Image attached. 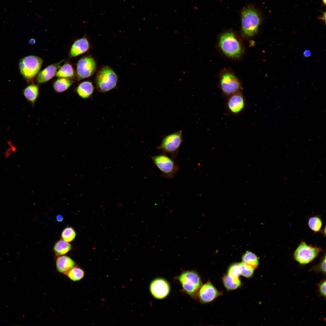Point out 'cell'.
Wrapping results in <instances>:
<instances>
[{
	"label": "cell",
	"mask_w": 326,
	"mask_h": 326,
	"mask_svg": "<svg viewBox=\"0 0 326 326\" xmlns=\"http://www.w3.org/2000/svg\"><path fill=\"white\" fill-rule=\"evenodd\" d=\"M118 77L114 71L108 66H103L97 73L95 79L98 91L105 93L114 88L117 85Z\"/></svg>",
	"instance_id": "3"
},
{
	"label": "cell",
	"mask_w": 326,
	"mask_h": 326,
	"mask_svg": "<svg viewBox=\"0 0 326 326\" xmlns=\"http://www.w3.org/2000/svg\"><path fill=\"white\" fill-rule=\"evenodd\" d=\"M219 45L224 53L229 57H239L243 52L241 44L232 31H227L220 36Z\"/></svg>",
	"instance_id": "2"
},
{
	"label": "cell",
	"mask_w": 326,
	"mask_h": 326,
	"mask_svg": "<svg viewBox=\"0 0 326 326\" xmlns=\"http://www.w3.org/2000/svg\"><path fill=\"white\" fill-rule=\"evenodd\" d=\"M43 62L42 59L39 57L33 55L26 56L20 61V72L26 79L31 80L39 72Z\"/></svg>",
	"instance_id": "5"
},
{
	"label": "cell",
	"mask_w": 326,
	"mask_h": 326,
	"mask_svg": "<svg viewBox=\"0 0 326 326\" xmlns=\"http://www.w3.org/2000/svg\"><path fill=\"white\" fill-rule=\"evenodd\" d=\"M151 158L164 177L167 179L174 177L178 169L173 159L164 154L152 156Z\"/></svg>",
	"instance_id": "7"
},
{
	"label": "cell",
	"mask_w": 326,
	"mask_h": 326,
	"mask_svg": "<svg viewBox=\"0 0 326 326\" xmlns=\"http://www.w3.org/2000/svg\"><path fill=\"white\" fill-rule=\"evenodd\" d=\"M74 81L69 78H59L53 84V88L55 91L61 93L68 90Z\"/></svg>",
	"instance_id": "19"
},
{
	"label": "cell",
	"mask_w": 326,
	"mask_h": 326,
	"mask_svg": "<svg viewBox=\"0 0 326 326\" xmlns=\"http://www.w3.org/2000/svg\"><path fill=\"white\" fill-rule=\"evenodd\" d=\"M13 152L11 148L8 149L5 152L4 156L5 158H8Z\"/></svg>",
	"instance_id": "31"
},
{
	"label": "cell",
	"mask_w": 326,
	"mask_h": 326,
	"mask_svg": "<svg viewBox=\"0 0 326 326\" xmlns=\"http://www.w3.org/2000/svg\"><path fill=\"white\" fill-rule=\"evenodd\" d=\"M177 278L184 290L188 294L193 297L197 296L202 283L197 273L192 270L185 271L179 275Z\"/></svg>",
	"instance_id": "4"
},
{
	"label": "cell",
	"mask_w": 326,
	"mask_h": 326,
	"mask_svg": "<svg viewBox=\"0 0 326 326\" xmlns=\"http://www.w3.org/2000/svg\"><path fill=\"white\" fill-rule=\"evenodd\" d=\"M63 219V216L60 215H58L56 217V219L58 222L62 221Z\"/></svg>",
	"instance_id": "33"
},
{
	"label": "cell",
	"mask_w": 326,
	"mask_h": 326,
	"mask_svg": "<svg viewBox=\"0 0 326 326\" xmlns=\"http://www.w3.org/2000/svg\"><path fill=\"white\" fill-rule=\"evenodd\" d=\"M66 275L71 280L76 281L80 280L84 277L85 272L81 268L74 267L69 270Z\"/></svg>",
	"instance_id": "24"
},
{
	"label": "cell",
	"mask_w": 326,
	"mask_h": 326,
	"mask_svg": "<svg viewBox=\"0 0 326 326\" xmlns=\"http://www.w3.org/2000/svg\"><path fill=\"white\" fill-rule=\"evenodd\" d=\"M94 89L92 83L86 81L80 83L76 88L75 91L78 95L83 99H87L92 96Z\"/></svg>",
	"instance_id": "17"
},
{
	"label": "cell",
	"mask_w": 326,
	"mask_h": 326,
	"mask_svg": "<svg viewBox=\"0 0 326 326\" xmlns=\"http://www.w3.org/2000/svg\"><path fill=\"white\" fill-rule=\"evenodd\" d=\"M227 274L234 278H239L240 273L238 263L233 264L230 266Z\"/></svg>",
	"instance_id": "28"
},
{
	"label": "cell",
	"mask_w": 326,
	"mask_h": 326,
	"mask_svg": "<svg viewBox=\"0 0 326 326\" xmlns=\"http://www.w3.org/2000/svg\"><path fill=\"white\" fill-rule=\"evenodd\" d=\"M90 47L88 41L84 37L76 40L71 47L69 54L71 57H75L88 51Z\"/></svg>",
	"instance_id": "15"
},
{
	"label": "cell",
	"mask_w": 326,
	"mask_h": 326,
	"mask_svg": "<svg viewBox=\"0 0 326 326\" xmlns=\"http://www.w3.org/2000/svg\"><path fill=\"white\" fill-rule=\"evenodd\" d=\"M222 92L228 96L239 91L241 87L236 77L232 73L227 72L221 75L220 82Z\"/></svg>",
	"instance_id": "9"
},
{
	"label": "cell",
	"mask_w": 326,
	"mask_h": 326,
	"mask_svg": "<svg viewBox=\"0 0 326 326\" xmlns=\"http://www.w3.org/2000/svg\"><path fill=\"white\" fill-rule=\"evenodd\" d=\"M23 94L25 97L34 106L39 97L38 87L35 84L30 85L24 89Z\"/></svg>",
	"instance_id": "18"
},
{
	"label": "cell",
	"mask_w": 326,
	"mask_h": 326,
	"mask_svg": "<svg viewBox=\"0 0 326 326\" xmlns=\"http://www.w3.org/2000/svg\"><path fill=\"white\" fill-rule=\"evenodd\" d=\"M313 269L314 270L321 272L324 274L326 273V256L325 254L322 258L320 263Z\"/></svg>",
	"instance_id": "29"
},
{
	"label": "cell",
	"mask_w": 326,
	"mask_h": 326,
	"mask_svg": "<svg viewBox=\"0 0 326 326\" xmlns=\"http://www.w3.org/2000/svg\"><path fill=\"white\" fill-rule=\"evenodd\" d=\"M61 62L50 65L40 72L37 77V83L42 84L51 79L56 75Z\"/></svg>",
	"instance_id": "14"
},
{
	"label": "cell",
	"mask_w": 326,
	"mask_h": 326,
	"mask_svg": "<svg viewBox=\"0 0 326 326\" xmlns=\"http://www.w3.org/2000/svg\"><path fill=\"white\" fill-rule=\"evenodd\" d=\"M96 63L91 56H88L82 58L77 65V76L78 80L88 78L95 72Z\"/></svg>",
	"instance_id": "10"
},
{
	"label": "cell",
	"mask_w": 326,
	"mask_h": 326,
	"mask_svg": "<svg viewBox=\"0 0 326 326\" xmlns=\"http://www.w3.org/2000/svg\"><path fill=\"white\" fill-rule=\"evenodd\" d=\"M56 77L59 78H70L74 76V72L72 66L66 63L61 66L56 74Z\"/></svg>",
	"instance_id": "23"
},
{
	"label": "cell",
	"mask_w": 326,
	"mask_h": 326,
	"mask_svg": "<svg viewBox=\"0 0 326 326\" xmlns=\"http://www.w3.org/2000/svg\"><path fill=\"white\" fill-rule=\"evenodd\" d=\"M29 43L31 44H34L35 42V40L34 39H31L29 41Z\"/></svg>",
	"instance_id": "35"
},
{
	"label": "cell",
	"mask_w": 326,
	"mask_h": 326,
	"mask_svg": "<svg viewBox=\"0 0 326 326\" xmlns=\"http://www.w3.org/2000/svg\"><path fill=\"white\" fill-rule=\"evenodd\" d=\"M170 288L168 282L162 278H157L153 280L150 286L152 296L158 299L166 297L169 293Z\"/></svg>",
	"instance_id": "12"
},
{
	"label": "cell",
	"mask_w": 326,
	"mask_h": 326,
	"mask_svg": "<svg viewBox=\"0 0 326 326\" xmlns=\"http://www.w3.org/2000/svg\"><path fill=\"white\" fill-rule=\"evenodd\" d=\"M76 235V233L75 230L71 227L65 228L61 233L62 239L68 242H71L74 240Z\"/></svg>",
	"instance_id": "26"
},
{
	"label": "cell",
	"mask_w": 326,
	"mask_h": 326,
	"mask_svg": "<svg viewBox=\"0 0 326 326\" xmlns=\"http://www.w3.org/2000/svg\"><path fill=\"white\" fill-rule=\"evenodd\" d=\"M241 28L245 35L249 37L254 35L257 32L261 21V17L252 6L245 7L241 12Z\"/></svg>",
	"instance_id": "1"
},
{
	"label": "cell",
	"mask_w": 326,
	"mask_h": 326,
	"mask_svg": "<svg viewBox=\"0 0 326 326\" xmlns=\"http://www.w3.org/2000/svg\"><path fill=\"white\" fill-rule=\"evenodd\" d=\"M221 293L209 281L202 285L197 296L200 302L204 303L213 301Z\"/></svg>",
	"instance_id": "13"
},
{
	"label": "cell",
	"mask_w": 326,
	"mask_h": 326,
	"mask_svg": "<svg viewBox=\"0 0 326 326\" xmlns=\"http://www.w3.org/2000/svg\"><path fill=\"white\" fill-rule=\"evenodd\" d=\"M222 282L225 288L229 290H235L241 285L239 278H234L228 274L225 275L222 278Z\"/></svg>",
	"instance_id": "20"
},
{
	"label": "cell",
	"mask_w": 326,
	"mask_h": 326,
	"mask_svg": "<svg viewBox=\"0 0 326 326\" xmlns=\"http://www.w3.org/2000/svg\"><path fill=\"white\" fill-rule=\"evenodd\" d=\"M311 51L308 50H306L304 51L303 53V56L305 57H308L310 56L311 55Z\"/></svg>",
	"instance_id": "32"
},
{
	"label": "cell",
	"mask_w": 326,
	"mask_h": 326,
	"mask_svg": "<svg viewBox=\"0 0 326 326\" xmlns=\"http://www.w3.org/2000/svg\"><path fill=\"white\" fill-rule=\"evenodd\" d=\"M309 228L315 232H318L321 229L322 222L321 219L317 216H314L310 218L308 222Z\"/></svg>",
	"instance_id": "27"
},
{
	"label": "cell",
	"mask_w": 326,
	"mask_h": 326,
	"mask_svg": "<svg viewBox=\"0 0 326 326\" xmlns=\"http://www.w3.org/2000/svg\"><path fill=\"white\" fill-rule=\"evenodd\" d=\"M326 282L325 280L322 281L319 285V291L321 295L324 297H326Z\"/></svg>",
	"instance_id": "30"
},
{
	"label": "cell",
	"mask_w": 326,
	"mask_h": 326,
	"mask_svg": "<svg viewBox=\"0 0 326 326\" xmlns=\"http://www.w3.org/2000/svg\"><path fill=\"white\" fill-rule=\"evenodd\" d=\"M240 275L246 278H250L253 275L254 268L243 262L238 263Z\"/></svg>",
	"instance_id": "25"
},
{
	"label": "cell",
	"mask_w": 326,
	"mask_h": 326,
	"mask_svg": "<svg viewBox=\"0 0 326 326\" xmlns=\"http://www.w3.org/2000/svg\"><path fill=\"white\" fill-rule=\"evenodd\" d=\"M183 141L182 131L181 130L163 136L161 144L157 148L164 153L176 155Z\"/></svg>",
	"instance_id": "6"
},
{
	"label": "cell",
	"mask_w": 326,
	"mask_h": 326,
	"mask_svg": "<svg viewBox=\"0 0 326 326\" xmlns=\"http://www.w3.org/2000/svg\"><path fill=\"white\" fill-rule=\"evenodd\" d=\"M71 245L63 240H60L55 244L53 250L57 255H63L67 253L71 249Z\"/></svg>",
	"instance_id": "21"
},
{
	"label": "cell",
	"mask_w": 326,
	"mask_h": 326,
	"mask_svg": "<svg viewBox=\"0 0 326 326\" xmlns=\"http://www.w3.org/2000/svg\"><path fill=\"white\" fill-rule=\"evenodd\" d=\"M322 251L320 248L308 245L302 241L295 251L294 257L300 264H305L314 260Z\"/></svg>",
	"instance_id": "8"
},
{
	"label": "cell",
	"mask_w": 326,
	"mask_h": 326,
	"mask_svg": "<svg viewBox=\"0 0 326 326\" xmlns=\"http://www.w3.org/2000/svg\"><path fill=\"white\" fill-rule=\"evenodd\" d=\"M245 106V100L241 91L228 96L227 107L228 110L231 113L237 115L241 113L244 110Z\"/></svg>",
	"instance_id": "11"
},
{
	"label": "cell",
	"mask_w": 326,
	"mask_h": 326,
	"mask_svg": "<svg viewBox=\"0 0 326 326\" xmlns=\"http://www.w3.org/2000/svg\"><path fill=\"white\" fill-rule=\"evenodd\" d=\"M321 19L323 20L325 22L326 21V12H325L323 13L322 16L321 17Z\"/></svg>",
	"instance_id": "34"
},
{
	"label": "cell",
	"mask_w": 326,
	"mask_h": 326,
	"mask_svg": "<svg viewBox=\"0 0 326 326\" xmlns=\"http://www.w3.org/2000/svg\"><path fill=\"white\" fill-rule=\"evenodd\" d=\"M242 262L249 265L254 269L256 268L259 264L258 257L253 253L247 251L242 257Z\"/></svg>",
	"instance_id": "22"
},
{
	"label": "cell",
	"mask_w": 326,
	"mask_h": 326,
	"mask_svg": "<svg viewBox=\"0 0 326 326\" xmlns=\"http://www.w3.org/2000/svg\"><path fill=\"white\" fill-rule=\"evenodd\" d=\"M322 1L324 4L325 5L326 2V0H322Z\"/></svg>",
	"instance_id": "36"
},
{
	"label": "cell",
	"mask_w": 326,
	"mask_h": 326,
	"mask_svg": "<svg viewBox=\"0 0 326 326\" xmlns=\"http://www.w3.org/2000/svg\"><path fill=\"white\" fill-rule=\"evenodd\" d=\"M75 265V263L74 260L66 256H59L56 260V266L57 270L66 275Z\"/></svg>",
	"instance_id": "16"
}]
</instances>
